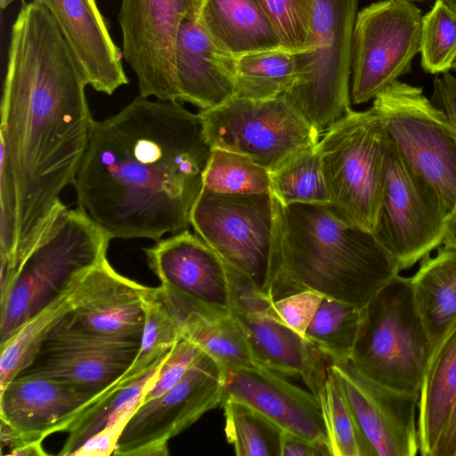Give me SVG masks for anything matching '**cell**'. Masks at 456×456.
<instances>
[{"label":"cell","mask_w":456,"mask_h":456,"mask_svg":"<svg viewBox=\"0 0 456 456\" xmlns=\"http://www.w3.org/2000/svg\"><path fill=\"white\" fill-rule=\"evenodd\" d=\"M403 1H406V2H409V3H413V4H415V3H417V2H422V1H424V0H403Z\"/></svg>","instance_id":"48"},{"label":"cell","mask_w":456,"mask_h":456,"mask_svg":"<svg viewBox=\"0 0 456 456\" xmlns=\"http://www.w3.org/2000/svg\"><path fill=\"white\" fill-rule=\"evenodd\" d=\"M15 1H20L22 3V4H26L25 0H0L1 9L2 10L5 9L11 3L15 2Z\"/></svg>","instance_id":"47"},{"label":"cell","mask_w":456,"mask_h":456,"mask_svg":"<svg viewBox=\"0 0 456 456\" xmlns=\"http://www.w3.org/2000/svg\"><path fill=\"white\" fill-rule=\"evenodd\" d=\"M415 302L432 343L456 318V248L442 244L425 256L409 277Z\"/></svg>","instance_id":"28"},{"label":"cell","mask_w":456,"mask_h":456,"mask_svg":"<svg viewBox=\"0 0 456 456\" xmlns=\"http://www.w3.org/2000/svg\"><path fill=\"white\" fill-rule=\"evenodd\" d=\"M360 0H315L308 50L286 94L320 132L349 110L353 36Z\"/></svg>","instance_id":"8"},{"label":"cell","mask_w":456,"mask_h":456,"mask_svg":"<svg viewBox=\"0 0 456 456\" xmlns=\"http://www.w3.org/2000/svg\"><path fill=\"white\" fill-rule=\"evenodd\" d=\"M456 16V0H437Z\"/></svg>","instance_id":"46"},{"label":"cell","mask_w":456,"mask_h":456,"mask_svg":"<svg viewBox=\"0 0 456 456\" xmlns=\"http://www.w3.org/2000/svg\"><path fill=\"white\" fill-rule=\"evenodd\" d=\"M435 456H456V396Z\"/></svg>","instance_id":"44"},{"label":"cell","mask_w":456,"mask_h":456,"mask_svg":"<svg viewBox=\"0 0 456 456\" xmlns=\"http://www.w3.org/2000/svg\"><path fill=\"white\" fill-rule=\"evenodd\" d=\"M271 192L283 206L330 205L318 144L303 151L271 173Z\"/></svg>","instance_id":"32"},{"label":"cell","mask_w":456,"mask_h":456,"mask_svg":"<svg viewBox=\"0 0 456 456\" xmlns=\"http://www.w3.org/2000/svg\"><path fill=\"white\" fill-rule=\"evenodd\" d=\"M361 309L323 297L304 337L332 362L348 360L357 337Z\"/></svg>","instance_id":"33"},{"label":"cell","mask_w":456,"mask_h":456,"mask_svg":"<svg viewBox=\"0 0 456 456\" xmlns=\"http://www.w3.org/2000/svg\"><path fill=\"white\" fill-rule=\"evenodd\" d=\"M275 29L282 49L308 50L315 0H257Z\"/></svg>","instance_id":"38"},{"label":"cell","mask_w":456,"mask_h":456,"mask_svg":"<svg viewBox=\"0 0 456 456\" xmlns=\"http://www.w3.org/2000/svg\"><path fill=\"white\" fill-rule=\"evenodd\" d=\"M202 0H122V55L138 79L140 95L179 102L175 45L182 20ZM180 103V102H179Z\"/></svg>","instance_id":"14"},{"label":"cell","mask_w":456,"mask_h":456,"mask_svg":"<svg viewBox=\"0 0 456 456\" xmlns=\"http://www.w3.org/2000/svg\"><path fill=\"white\" fill-rule=\"evenodd\" d=\"M317 398L331 456H375L346 401L331 365Z\"/></svg>","instance_id":"31"},{"label":"cell","mask_w":456,"mask_h":456,"mask_svg":"<svg viewBox=\"0 0 456 456\" xmlns=\"http://www.w3.org/2000/svg\"><path fill=\"white\" fill-rule=\"evenodd\" d=\"M370 108L388 141L450 213L456 201V138L446 114L421 87L399 80L379 93Z\"/></svg>","instance_id":"10"},{"label":"cell","mask_w":456,"mask_h":456,"mask_svg":"<svg viewBox=\"0 0 456 456\" xmlns=\"http://www.w3.org/2000/svg\"><path fill=\"white\" fill-rule=\"evenodd\" d=\"M59 28L87 86L111 95L129 83L122 51L116 45L95 0H34Z\"/></svg>","instance_id":"21"},{"label":"cell","mask_w":456,"mask_h":456,"mask_svg":"<svg viewBox=\"0 0 456 456\" xmlns=\"http://www.w3.org/2000/svg\"><path fill=\"white\" fill-rule=\"evenodd\" d=\"M224 373L222 401H240L283 431L328 443L320 403L311 391L293 385L281 373L260 364Z\"/></svg>","instance_id":"20"},{"label":"cell","mask_w":456,"mask_h":456,"mask_svg":"<svg viewBox=\"0 0 456 456\" xmlns=\"http://www.w3.org/2000/svg\"><path fill=\"white\" fill-rule=\"evenodd\" d=\"M456 396V318L434 345L419 390V453L435 456Z\"/></svg>","instance_id":"24"},{"label":"cell","mask_w":456,"mask_h":456,"mask_svg":"<svg viewBox=\"0 0 456 456\" xmlns=\"http://www.w3.org/2000/svg\"><path fill=\"white\" fill-rule=\"evenodd\" d=\"M164 360L142 375L127 377L123 374L84 404L65 431L69 435L59 455L72 456L90 437L124 415L133 413L155 380Z\"/></svg>","instance_id":"27"},{"label":"cell","mask_w":456,"mask_h":456,"mask_svg":"<svg viewBox=\"0 0 456 456\" xmlns=\"http://www.w3.org/2000/svg\"><path fill=\"white\" fill-rule=\"evenodd\" d=\"M110 235L81 209H63L0 301V345L107 258Z\"/></svg>","instance_id":"4"},{"label":"cell","mask_w":456,"mask_h":456,"mask_svg":"<svg viewBox=\"0 0 456 456\" xmlns=\"http://www.w3.org/2000/svg\"><path fill=\"white\" fill-rule=\"evenodd\" d=\"M211 152L199 113L139 95L94 120L73 184L78 208L112 239L188 230Z\"/></svg>","instance_id":"2"},{"label":"cell","mask_w":456,"mask_h":456,"mask_svg":"<svg viewBox=\"0 0 456 456\" xmlns=\"http://www.w3.org/2000/svg\"><path fill=\"white\" fill-rule=\"evenodd\" d=\"M274 200L280 265L273 300L308 289L362 307L400 274L374 234L345 221L330 205Z\"/></svg>","instance_id":"3"},{"label":"cell","mask_w":456,"mask_h":456,"mask_svg":"<svg viewBox=\"0 0 456 456\" xmlns=\"http://www.w3.org/2000/svg\"><path fill=\"white\" fill-rule=\"evenodd\" d=\"M224 370L203 351L183 378L159 397L140 403L112 455L167 456L168 441L222 402Z\"/></svg>","instance_id":"13"},{"label":"cell","mask_w":456,"mask_h":456,"mask_svg":"<svg viewBox=\"0 0 456 456\" xmlns=\"http://www.w3.org/2000/svg\"><path fill=\"white\" fill-rule=\"evenodd\" d=\"M82 278L0 345V391L32 362L50 334L76 306Z\"/></svg>","instance_id":"29"},{"label":"cell","mask_w":456,"mask_h":456,"mask_svg":"<svg viewBox=\"0 0 456 456\" xmlns=\"http://www.w3.org/2000/svg\"><path fill=\"white\" fill-rule=\"evenodd\" d=\"M199 114L212 148L242 154L270 174L320 141L321 133L286 94L263 100L234 96Z\"/></svg>","instance_id":"9"},{"label":"cell","mask_w":456,"mask_h":456,"mask_svg":"<svg viewBox=\"0 0 456 456\" xmlns=\"http://www.w3.org/2000/svg\"><path fill=\"white\" fill-rule=\"evenodd\" d=\"M419 53L430 74L452 69L456 61V16L437 0L422 17Z\"/></svg>","instance_id":"37"},{"label":"cell","mask_w":456,"mask_h":456,"mask_svg":"<svg viewBox=\"0 0 456 456\" xmlns=\"http://www.w3.org/2000/svg\"><path fill=\"white\" fill-rule=\"evenodd\" d=\"M151 289L118 273L106 258L82 278L76 306L53 332L141 343Z\"/></svg>","instance_id":"16"},{"label":"cell","mask_w":456,"mask_h":456,"mask_svg":"<svg viewBox=\"0 0 456 456\" xmlns=\"http://www.w3.org/2000/svg\"><path fill=\"white\" fill-rule=\"evenodd\" d=\"M139 347L140 343L52 332L32 362L20 373L51 377L92 399L126 372Z\"/></svg>","instance_id":"19"},{"label":"cell","mask_w":456,"mask_h":456,"mask_svg":"<svg viewBox=\"0 0 456 456\" xmlns=\"http://www.w3.org/2000/svg\"><path fill=\"white\" fill-rule=\"evenodd\" d=\"M386 134L377 114L349 110L319 141L330 206L345 221L373 233L384 190Z\"/></svg>","instance_id":"7"},{"label":"cell","mask_w":456,"mask_h":456,"mask_svg":"<svg viewBox=\"0 0 456 456\" xmlns=\"http://www.w3.org/2000/svg\"><path fill=\"white\" fill-rule=\"evenodd\" d=\"M203 188L228 194L270 192L271 174L242 154L212 148L203 175Z\"/></svg>","instance_id":"36"},{"label":"cell","mask_w":456,"mask_h":456,"mask_svg":"<svg viewBox=\"0 0 456 456\" xmlns=\"http://www.w3.org/2000/svg\"><path fill=\"white\" fill-rule=\"evenodd\" d=\"M225 435L238 456H281L283 430L248 405L224 399Z\"/></svg>","instance_id":"35"},{"label":"cell","mask_w":456,"mask_h":456,"mask_svg":"<svg viewBox=\"0 0 456 456\" xmlns=\"http://www.w3.org/2000/svg\"><path fill=\"white\" fill-rule=\"evenodd\" d=\"M442 244L456 248V201L447 216L445 232Z\"/></svg>","instance_id":"45"},{"label":"cell","mask_w":456,"mask_h":456,"mask_svg":"<svg viewBox=\"0 0 456 456\" xmlns=\"http://www.w3.org/2000/svg\"><path fill=\"white\" fill-rule=\"evenodd\" d=\"M229 270V269H228ZM232 314L240 323L257 364L287 376H299L317 395L332 360L276 317L271 298L257 291L242 275L229 270Z\"/></svg>","instance_id":"15"},{"label":"cell","mask_w":456,"mask_h":456,"mask_svg":"<svg viewBox=\"0 0 456 456\" xmlns=\"http://www.w3.org/2000/svg\"><path fill=\"white\" fill-rule=\"evenodd\" d=\"M431 100L446 114L456 138V77L450 70L435 78Z\"/></svg>","instance_id":"42"},{"label":"cell","mask_w":456,"mask_h":456,"mask_svg":"<svg viewBox=\"0 0 456 456\" xmlns=\"http://www.w3.org/2000/svg\"><path fill=\"white\" fill-rule=\"evenodd\" d=\"M432 349L410 278L398 274L362 307L350 360L381 385L419 392Z\"/></svg>","instance_id":"5"},{"label":"cell","mask_w":456,"mask_h":456,"mask_svg":"<svg viewBox=\"0 0 456 456\" xmlns=\"http://www.w3.org/2000/svg\"><path fill=\"white\" fill-rule=\"evenodd\" d=\"M322 298L318 292L302 290L272 300L269 310L284 325L304 337Z\"/></svg>","instance_id":"40"},{"label":"cell","mask_w":456,"mask_h":456,"mask_svg":"<svg viewBox=\"0 0 456 456\" xmlns=\"http://www.w3.org/2000/svg\"><path fill=\"white\" fill-rule=\"evenodd\" d=\"M421 11L403 0H382L358 12L353 36L350 96L373 100L411 71L419 53Z\"/></svg>","instance_id":"12"},{"label":"cell","mask_w":456,"mask_h":456,"mask_svg":"<svg viewBox=\"0 0 456 456\" xmlns=\"http://www.w3.org/2000/svg\"><path fill=\"white\" fill-rule=\"evenodd\" d=\"M199 19L213 41L234 56L281 48L257 0H202Z\"/></svg>","instance_id":"26"},{"label":"cell","mask_w":456,"mask_h":456,"mask_svg":"<svg viewBox=\"0 0 456 456\" xmlns=\"http://www.w3.org/2000/svg\"><path fill=\"white\" fill-rule=\"evenodd\" d=\"M91 398L77 388L37 373H20L0 391V419L29 442L65 432Z\"/></svg>","instance_id":"22"},{"label":"cell","mask_w":456,"mask_h":456,"mask_svg":"<svg viewBox=\"0 0 456 456\" xmlns=\"http://www.w3.org/2000/svg\"><path fill=\"white\" fill-rule=\"evenodd\" d=\"M331 368L375 456H415L419 452V392L381 385L362 374L350 359Z\"/></svg>","instance_id":"17"},{"label":"cell","mask_w":456,"mask_h":456,"mask_svg":"<svg viewBox=\"0 0 456 456\" xmlns=\"http://www.w3.org/2000/svg\"><path fill=\"white\" fill-rule=\"evenodd\" d=\"M145 320L138 353L124 375L136 377L162 361L182 338L180 324L159 287L144 301Z\"/></svg>","instance_id":"34"},{"label":"cell","mask_w":456,"mask_h":456,"mask_svg":"<svg viewBox=\"0 0 456 456\" xmlns=\"http://www.w3.org/2000/svg\"><path fill=\"white\" fill-rule=\"evenodd\" d=\"M281 456H331L328 443L283 431Z\"/></svg>","instance_id":"43"},{"label":"cell","mask_w":456,"mask_h":456,"mask_svg":"<svg viewBox=\"0 0 456 456\" xmlns=\"http://www.w3.org/2000/svg\"><path fill=\"white\" fill-rule=\"evenodd\" d=\"M131 414L124 415L113 424L106 427L90 437L72 454V456L112 455L120 435Z\"/></svg>","instance_id":"41"},{"label":"cell","mask_w":456,"mask_h":456,"mask_svg":"<svg viewBox=\"0 0 456 456\" xmlns=\"http://www.w3.org/2000/svg\"><path fill=\"white\" fill-rule=\"evenodd\" d=\"M162 293L177 318L182 338L214 359L224 372L257 364L232 313L174 299Z\"/></svg>","instance_id":"25"},{"label":"cell","mask_w":456,"mask_h":456,"mask_svg":"<svg viewBox=\"0 0 456 456\" xmlns=\"http://www.w3.org/2000/svg\"><path fill=\"white\" fill-rule=\"evenodd\" d=\"M384 190L373 232L401 272L442 245L449 210L386 136Z\"/></svg>","instance_id":"11"},{"label":"cell","mask_w":456,"mask_h":456,"mask_svg":"<svg viewBox=\"0 0 456 456\" xmlns=\"http://www.w3.org/2000/svg\"><path fill=\"white\" fill-rule=\"evenodd\" d=\"M85 77L47 10L22 4L12 26L1 104L0 184L16 210L12 256L1 265L14 280L59 214L74 184L94 119Z\"/></svg>","instance_id":"1"},{"label":"cell","mask_w":456,"mask_h":456,"mask_svg":"<svg viewBox=\"0 0 456 456\" xmlns=\"http://www.w3.org/2000/svg\"><path fill=\"white\" fill-rule=\"evenodd\" d=\"M200 10L185 17L175 45L179 102L200 110L218 106L235 95L236 56L221 49L203 28Z\"/></svg>","instance_id":"23"},{"label":"cell","mask_w":456,"mask_h":456,"mask_svg":"<svg viewBox=\"0 0 456 456\" xmlns=\"http://www.w3.org/2000/svg\"><path fill=\"white\" fill-rule=\"evenodd\" d=\"M297 53L282 48L236 56V97L263 100L287 94L298 80Z\"/></svg>","instance_id":"30"},{"label":"cell","mask_w":456,"mask_h":456,"mask_svg":"<svg viewBox=\"0 0 456 456\" xmlns=\"http://www.w3.org/2000/svg\"><path fill=\"white\" fill-rule=\"evenodd\" d=\"M191 225L228 269L272 299L280 264L271 191L228 194L203 188L192 208Z\"/></svg>","instance_id":"6"},{"label":"cell","mask_w":456,"mask_h":456,"mask_svg":"<svg viewBox=\"0 0 456 456\" xmlns=\"http://www.w3.org/2000/svg\"><path fill=\"white\" fill-rule=\"evenodd\" d=\"M452 69L455 70L456 71V61H454L453 65H452Z\"/></svg>","instance_id":"49"},{"label":"cell","mask_w":456,"mask_h":456,"mask_svg":"<svg viewBox=\"0 0 456 456\" xmlns=\"http://www.w3.org/2000/svg\"><path fill=\"white\" fill-rule=\"evenodd\" d=\"M149 267L171 298L232 313L230 273L220 256L188 230L144 248Z\"/></svg>","instance_id":"18"},{"label":"cell","mask_w":456,"mask_h":456,"mask_svg":"<svg viewBox=\"0 0 456 456\" xmlns=\"http://www.w3.org/2000/svg\"><path fill=\"white\" fill-rule=\"evenodd\" d=\"M201 353L192 342L183 338L179 339L160 365L141 403L160 396L178 383Z\"/></svg>","instance_id":"39"}]
</instances>
